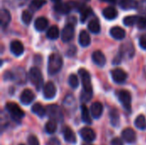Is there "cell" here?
Instances as JSON below:
<instances>
[{"label": "cell", "instance_id": "2e32d148", "mask_svg": "<svg viewBox=\"0 0 146 145\" xmlns=\"http://www.w3.org/2000/svg\"><path fill=\"white\" fill-rule=\"evenodd\" d=\"M62 134H63V138L66 142H68L69 144H74L76 143L75 134L70 127L65 126L62 130Z\"/></svg>", "mask_w": 146, "mask_h": 145}, {"label": "cell", "instance_id": "7c38bea8", "mask_svg": "<svg viewBox=\"0 0 146 145\" xmlns=\"http://www.w3.org/2000/svg\"><path fill=\"white\" fill-rule=\"evenodd\" d=\"M121 137L127 144H133L136 141V133L132 128H126L121 132Z\"/></svg>", "mask_w": 146, "mask_h": 145}, {"label": "cell", "instance_id": "f546056e", "mask_svg": "<svg viewBox=\"0 0 146 145\" xmlns=\"http://www.w3.org/2000/svg\"><path fill=\"white\" fill-rule=\"evenodd\" d=\"M80 12L81 13V15H80V21H81V22H85L87 20V18L92 14V9L86 7V5H84L81 8V9L80 10Z\"/></svg>", "mask_w": 146, "mask_h": 145}, {"label": "cell", "instance_id": "3957f363", "mask_svg": "<svg viewBox=\"0 0 146 145\" xmlns=\"http://www.w3.org/2000/svg\"><path fill=\"white\" fill-rule=\"evenodd\" d=\"M29 77L32 84L35 86L37 91H40L43 86V76L40 70L38 68H32L29 72Z\"/></svg>", "mask_w": 146, "mask_h": 145}, {"label": "cell", "instance_id": "60d3db41", "mask_svg": "<svg viewBox=\"0 0 146 145\" xmlns=\"http://www.w3.org/2000/svg\"><path fill=\"white\" fill-rule=\"evenodd\" d=\"M110 145H123V142L119 138H115L111 140Z\"/></svg>", "mask_w": 146, "mask_h": 145}, {"label": "cell", "instance_id": "e0dca14e", "mask_svg": "<svg viewBox=\"0 0 146 145\" xmlns=\"http://www.w3.org/2000/svg\"><path fill=\"white\" fill-rule=\"evenodd\" d=\"M54 9L59 13V14H68L70 12V10L72 9V6L69 3H57L55 6H54Z\"/></svg>", "mask_w": 146, "mask_h": 145}, {"label": "cell", "instance_id": "ee69618b", "mask_svg": "<svg viewBox=\"0 0 146 145\" xmlns=\"http://www.w3.org/2000/svg\"><path fill=\"white\" fill-rule=\"evenodd\" d=\"M103 2H106V3H115L116 0H101Z\"/></svg>", "mask_w": 146, "mask_h": 145}, {"label": "cell", "instance_id": "44dd1931", "mask_svg": "<svg viewBox=\"0 0 146 145\" xmlns=\"http://www.w3.org/2000/svg\"><path fill=\"white\" fill-rule=\"evenodd\" d=\"M49 21L45 17H38L35 20L34 26L37 31H44L48 26Z\"/></svg>", "mask_w": 146, "mask_h": 145}, {"label": "cell", "instance_id": "8992f818", "mask_svg": "<svg viewBox=\"0 0 146 145\" xmlns=\"http://www.w3.org/2000/svg\"><path fill=\"white\" fill-rule=\"evenodd\" d=\"M118 99L121 105L125 108L126 110L131 111V103H132V97L129 91L126 90H121L118 92Z\"/></svg>", "mask_w": 146, "mask_h": 145}, {"label": "cell", "instance_id": "d6a6232c", "mask_svg": "<svg viewBox=\"0 0 146 145\" xmlns=\"http://www.w3.org/2000/svg\"><path fill=\"white\" fill-rule=\"evenodd\" d=\"M138 19L139 17H137L136 15H131V16H126L123 19V23L125 26H132L134 24H137L138 22Z\"/></svg>", "mask_w": 146, "mask_h": 145}, {"label": "cell", "instance_id": "bcb514c9", "mask_svg": "<svg viewBox=\"0 0 146 145\" xmlns=\"http://www.w3.org/2000/svg\"><path fill=\"white\" fill-rule=\"evenodd\" d=\"M86 1H89V0H86Z\"/></svg>", "mask_w": 146, "mask_h": 145}, {"label": "cell", "instance_id": "d4e9b609", "mask_svg": "<svg viewBox=\"0 0 146 145\" xmlns=\"http://www.w3.org/2000/svg\"><path fill=\"white\" fill-rule=\"evenodd\" d=\"M110 122L112 126H118L120 125V115L115 109H112L110 112Z\"/></svg>", "mask_w": 146, "mask_h": 145}, {"label": "cell", "instance_id": "7dc6e473", "mask_svg": "<svg viewBox=\"0 0 146 145\" xmlns=\"http://www.w3.org/2000/svg\"><path fill=\"white\" fill-rule=\"evenodd\" d=\"M20 145H24V144H20Z\"/></svg>", "mask_w": 146, "mask_h": 145}, {"label": "cell", "instance_id": "4fadbf2b", "mask_svg": "<svg viewBox=\"0 0 146 145\" xmlns=\"http://www.w3.org/2000/svg\"><path fill=\"white\" fill-rule=\"evenodd\" d=\"M104 107L103 104L99 102L93 103L91 106V115L94 119H99L103 114Z\"/></svg>", "mask_w": 146, "mask_h": 145}, {"label": "cell", "instance_id": "603a6c76", "mask_svg": "<svg viewBox=\"0 0 146 145\" xmlns=\"http://www.w3.org/2000/svg\"><path fill=\"white\" fill-rule=\"evenodd\" d=\"M103 15L107 20H114L117 17V10L113 7H107L103 10Z\"/></svg>", "mask_w": 146, "mask_h": 145}, {"label": "cell", "instance_id": "9c48e42d", "mask_svg": "<svg viewBox=\"0 0 146 145\" xmlns=\"http://www.w3.org/2000/svg\"><path fill=\"white\" fill-rule=\"evenodd\" d=\"M74 35V28L73 24H68L67 25L62 31V40L64 43L69 42Z\"/></svg>", "mask_w": 146, "mask_h": 145}, {"label": "cell", "instance_id": "7402d4cb", "mask_svg": "<svg viewBox=\"0 0 146 145\" xmlns=\"http://www.w3.org/2000/svg\"><path fill=\"white\" fill-rule=\"evenodd\" d=\"M79 42H80V44L83 47H86L90 44L91 43V37L89 35V33L85 31V30H82L80 33V36H79Z\"/></svg>", "mask_w": 146, "mask_h": 145}, {"label": "cell", "instance_id": "ab89813d", "mask_svg": "<svg viewBox=\"0 0 146 145\" xmlns=\"http://www.w3.org/2000/svg\"><path fill=\"white\" fill-rule=\"evenodd\" d=\"M139 45L142 49L146 50V34L142 35L139 38Z\"/></svg>", "mask_w": 146, "mask_h": 145}, {"label": "cell", "instance_id": "8d00e7d4", "mask_svg": "<svg viewBox=\"0 0 146 145\" xmlns=\"http://www.w3.org/2000/svg\"><path fill=\"white\" fill-rule=\"evenodd\" d=\"M137 26L139 29H144L146 30V16H141L139 17Z\"/></svg>", "mask_w": 146, "mask_h": 145}, {"label": "cell", "instance_id": "9a60e30c", "mask_svg": "<svg viewBox=\"0 0 146 145\" xmlns=\"http://www.w3.org/2000/svg\"><path fill=\"white\" fill-rule=\"evenodd\" d=\"M10 50L15 56H19L24 52V46L21 41L14 40L10 43Z\"/></svg>", "mask_w": 146, "mask_h": 145}, {"label": "cell", "instance_id": "52a82bcc", "mask_svg": "<svg viewBox=\"0 0 146 145\" xmlns=\"http://www.w3.org/2000/svg\"><path fill=\"white\" fill-rule=\"evenodd\" d=\"M111 76L115 83L121 84L127 79V73L121 68H115L111 71Z\"/></svg>", "mask_w": 146, "mask_h": 145}, {"label": "cell", "instance_id": "d6986e66", "mask_svg": "<svg viewBox=\"0 0 146 145\" xmlns=\"http://www.w3.org/2000/svg\"><path fill=\"white\" fill-rule=\"evenodd\" d=\"M110 35L115 38V39H118V40H121L125 38V35H126V32L123 28L120 27V26H113L111 29H110Z\"/></svg>", "mask_w": 146, "mask_h": 145}, {"label": "cell", "instance_id": "7a4b0ae2", "mask_svg": "<svg viewBox=\"0 0 146 145\" xmlns=\"http://www.w3.org/2000/svg\"><path fill=\"white\" fill-rule=\"evenodd\" d=\"M5 108L6 110L9 112V115L11 116V118L15 121H19L25 116L24 111L15 103H8Z\"/></svg>", "mask_w": 146, "mask_h": 145}, {"label": "cell", "instance_id": "5bb4252c", "mask_svg": "<svg viewBox=\"0 0 146 145\" xmlns=\"http://www.w3.org/2000/svg\"><path fill=\"white\" fill-rule=\"evenodd\" d=\"M92 61L93 62L98 65V67H104L106 63V58L105 56L103 54L102 51L100 50H96L92 53Z\"/></svg>", "mask_w": 146, "mask_h": 145}, {"label": "cell", "instance_id": "ffe728a7", "mask_svg": "<svg viewBox=\"0 0 146 145\" xmlns=\"http://www.w3.org/2000/svg\"><path fill=\"white\" fill-rule=\"evenodd\" d=\"M0 20H1V26L3 28H5L10 22L11 15L9 10L6 9H2L0 13Z\"/></svg>", "mask_w": 146, "mask_h": 145}, {"label": "cell", "instance_id": "836d02e7", "mask_svg": "<svg viewBox=\"0 0 146 145\" xmlns=\"http://www.w3.org/2000/svg\"><path fill=\"white\" fill-rule=\"evenodd\" d=\"M68 84L72 88H77L79 85V79L75 74H71L68 79Z\"/></svg>", "mask_w": 146, "mask_h": 145}, {"label": "cell", "instance_id": "4316f807", "mask_svg": "<svg viewBox=\"0 0 146 145\" xmlns=\"http://www.w3.org/2000/svg\"><path fill=\"white\" fill-rule=\"evenodd\" d=\"M81 119L82 121L86 123V124H92V120H91V116H90V113L89 110L87 109V107L83 104L81 106Z\"/></svg>", "mask_w": 146, "mask_h": 145}, {"label": "cell", "instance_id": "e575fe53", "mask_svg": "<svg viewBox=\"0 0 146 145\" xmlns=\"http://www.w3.org/2000/svg\"><path fill=\"white\" fill-rule=\"evenodd\" d=\"M21 20H22L24 24L28 25L31 22V21H32V15H31V13H29L27 10H24L22 12V15H21Z\"/></svg>", "mask_w": 146, "mask_h": 145}, {"label": "cell", "instance_id": "f1b7e54d", "mask_svg": "<svg viewBox=\"0 0 146 145\" xmlns=\"http://www.w3.org/2000/svg\"><path fill=\"white\" fill-rule=\"evenodd\" d=\"M135 126L139 130H145L146 128V119L143 115H139L134 122Z\"/></svg>", "mask_w": 146, "mask_h": 145}, {"label": "cell", "instance_id": "cb8c5ba5", "mask_svg": "<svg viewBox=\"0 0 146 145\" xmlns=\"http://www.w3.org/2000/svg\"><path fill=\"white\" fill-rule=\"evenodd\" d=\"M32 112L33 114H35L36 115H38V117H44L46 115L47 110L38 103H34L32 107Z\"/></svg>", "mask_w": 146, "mask_h": 145}, {"label": "cell", "instance_id": "5b68a950", "mask_svg": "<svg viewBox=\"0 0 146 145\" xmlns=\"http://www.w3.org/2000/svg\"><path fill=\"white\" fill-rule=\"evenodd\" d=\"M46 110L50 120L56 122H62L63 121V114L58 105H49Z\"/></svg>", "mask_w": 146, "mask_h": 145}, {"label": "cell", "instance_id": "1f68e13d", "mask_svg": "<svg viewBox=\"0 0 146 145\" xmlns=\"http://www.w3.org/2000/svg\"><path fill=\"white\" fill-rule=\"evenodd\" d=\"M46 3V0H33L30 3V9L33 11L38 10Z\"/></svg>", "mask_w": 146, "mask_h": 145}, {"label": "cell", "instance_id": "4dcf8cb0", "mask_svg": "<svg viewBox=\"0 0 146 145\" xmlns=\"http://www.w3.org/2000/svg\"><path fill=\"white\" fill-rule=\"evenodd\" d=\"M56 131V121L50 120L45 124V132L48 134H53Z\"/></svg>", "mask_w": 146, "mask_h": 145}, {"label": "cell", "instance_id": "277c9868", "mask_svg": "<svg viewBox=\"0 0 146 145\" xmlns=\"http://www.w3.org/2000/svg\"><path fill=\"white\" fill-rule=\"evenodd\" d=\"M79 74L82 81V85L84 88L83 91L92 94V85L90 73L85 68H80L79 69Z\"/></svg>", "mask_w": 146, "mask_h": 145}, {"label": "cell", "instance_id": "b9f144b4", "mask_svg": "<svg viewBox=\"0 0 146 145\" xmlns=\"http://www.w3.org/2000/svg\"><path fill=\"white\" fill-rule=\"evenodd\" d=\"M68 50H69V52L68 51V56H72L73 55H74L75 54V52H76V47H74V46H71L70 47V49H68Z\"/></svg>", "mask_w": 146, "mask_h": 145}, {"label": "cell", "instance_id": "ac0fdd59", "mask_svg": "<svg viewBox=\"0 0 146 145\" xmlns=\"http://www.w3.org/2000/svg\"><path fill=\"white\" fill-rule=\"evenodd\" d=\"M119 5L122 9H125V10L138 9L139 1H137V0H121Z\"/></svg>", "mask_w": 146, "mask_h": 145}, {"label": "cell", "instance_id": "484cf974", "mask_svg": "<svg viewBox=\"0 0 146 145\" xmlns=\"http://www.w3.org/2000/svg\"><path fill=\"white\" fill-rule=\"evenodd\" d=\"M60 35V32H59V29L56 26H50L48 31H47V33H46V36L49 39H56Z\"/></svg>", "mask_w": 146, "mask_h": 145}, {"label": "cell", "instance_id": "83f0119b", "mask_svg": "<svg viewBox=\"0 0 146 145\" xmlns=\"http://www.w3.org/2000/svg\"><path fill=\"white\" fill-rule=\"evenodd\" d=\"M88 29L92 33H98L101 30L99 21L98 20H92L88 24Z\"/></svg>", "mask_w": 146, "mask_h": 145}, {"label": "cell", "instance_id": "8fae6325", "mask_svg": "<svg viewBox=\"0 0 146 145\" xmlns=\"http://www.w3.org/2000/svg\"><path fill=\"white\" fill-rule=\"evenodd\" d=\"M34 98H35L34 93L29 89H25L20 96V101L24 105L30 104L34 100Z\"/></svg>", "mask_w": 146, "mask_h": 145}, {"label": "cell", "instance_id": "d590c367", "mask_svg": "<svg viewBox=\"0 0 146 145\" xmlns=\"http://www.w3.org/2000/svg\"><path fill=\"white\" fill-rule=\"evenodd\" d=\"M138 10L140 14L145 15L146 14V0H139L138 5Z\"/></svg>", "mask_w": 146, "mask_h": 145}, {"label": "cell", "instance_id": "f6af8a7d", "mask_svg": "<svg viewBox=\"0 0 146 145\" xmlns=\"http://www.w3.org/2000/svg\"><path fill=\"white\" fill-rule=\"evenodd\" d=\"M51 1H53V2H56V3H59L61 0H51Z\"/></svg>", "mask_w": 146, "mask_h": 145}, {"label": "cell", "instance_id": "ba28073f", "mask_svg": "<svg viewBox=\"0 0 146 145\" xmlns=\"http://www.w3.org/2000/svg\"><path fill=\"white\" fill-rule=\"evenodd\" d=\"M80 135L82 138V139L87 143H92L96 138V133L95 132L90 128V127H84L80 130Z\"/></svg>", "mask_w": 146, "mask_h": 145}, {"label": "cell", "instance_id": "74e56055", "mask_svg": "<svg viewBox=\"0 0 146 145\" xmlns=\"http://www.w3.org/2000/svg\"><path fill=\"white\" fill-rule=\"evenodd\" d=\"M27 141H28L29 145H39V142H38L37 137L34 135H30L27 138Z\"/></svg>", "mask_w": 146, "mask_h": 145}, {"label": "cell", "instance_id": "7bdbcfd3", "mask_svg": "<svg viewBox=\"0 0 146 145\" xmlns=\"http://www.w3.org/2000/svg\"><path fill=\"white\" fill-rule=\"evenodd\" d=\"M14 2L16 3V5H18V6H22V5H24V4L27 2V0H14Z\"/></svg>", "mask_w": 146, "mask_h": 145}, {"label": "cell", "instance_id": "6da1fadb", "mask_svg": "<svg viewBox=\"0 0 146 145\" xmlns=\"http://www.w3.org/2000/svg\"><path fill=\"white\" fill-rule=\"evenodd\" d=\"M62 67V59L58 54H51L48 60V73L50 75L57 73Z\"/></svg>", "mask_w": 146, "mask_h": 145}, {"label": "cell", "instance_id": "f35d334b", "mask_svg": "<svg viewBox=\"0 0 146 145\" xmlns=\"http://www.w3.org/2000/svg\"><path fill=\"white\" fill-rule=\"evenodd\" d=\"M46 145H61V143L58 138H51L48 140V142L46 143Z\"/></svg>", "mask_w": 146, "mask_h": 145}, {"label": "cell", "instance_id": "30bf717a", "mask_svg": "<svg viewBox=\"0 0 146 145\" xmlns=\"http://www.w3.org/2000/svg\"><path fill=\"white\" fill-rule=\"evenodd\" d=\"M43 94L45 99H52L56 94V88L52 82H48L45 84L43 89Z\"/></svg>", "mask_w": 146, "mask_h": 145}]
</instances>
